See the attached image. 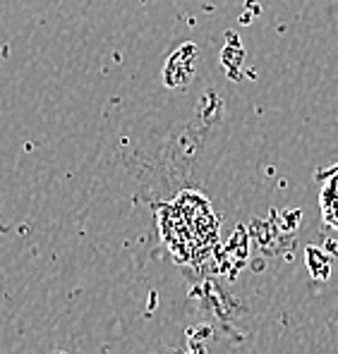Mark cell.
<instances>
[{"mask_svg": "<svg viewBox=\"0 0 338 354\" xmlns=\"http://www.w3.org/2000/svg\"><path fill=\"white\" fill-rule=\"evenodd\" d=\"M321 216L329 225L338 227V170L326 180L321 189Z\"/></svg>", "mask_w": 338, "mask_h": 354, "instance_id": "obj_2", "label": "cell"}, {"mask_svg": "<svg viewBox=\"0 0 338 354\" xmlns=\"http://www.w3.org/2000/svg\"><path fill=\"white\" fill-rule=\"evenodd\" d=\"M161 232L163 242L178 257L192 259L195 254L206 252L216 237V218L209 201L195 192H183L161 211Z\"/></svg>", "mask_w": 338, "mask_h": 354, "instance_id": "obj_1", "label": "cell"}]
</instances>
